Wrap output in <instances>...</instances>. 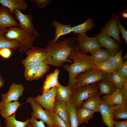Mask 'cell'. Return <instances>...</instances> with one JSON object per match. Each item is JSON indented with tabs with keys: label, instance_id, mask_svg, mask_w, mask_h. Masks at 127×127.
Wrapping results in <instances>:
<instances>
[{
	"label": "cell",
	"instance_id": "obj_1",
	"mask_svg": "<svg viewBox=\"0 0 127 127\" xmlns=\"http://www.w3.org/2000/svg\"><path fill=\"white\" fill-rule=\"evenodd\" d=\"M45 48L48 55L44 61V63L48 65L60 67L65 62L71 63L72 62L68 57L72 51H78L77 39L72 37L55 43L49 42Z\"/></svg>",
	"mask_w": 127,
	"mask_h": 127
},
{
	"label": "cell",
	"instance_id": "obj_2",
	"mask_svg": "<svg viewBox=\"0 0 127 127\" xmlns=\"http://www.w3.org/2000/svg\"><path fill=\"white\" fill-rule=\"evenodd\" d=\"M68 58L73 59V63L66 64L63 66L68 72L69 80L67 86L72 91L74 89L76 76L78 74L93 69L95 65L91 56L78 51H72Z\"/></svg>",
	"mask_w": 127,
	"mask_h": 127
},
{
	"label": "cell",
	"instance_id": "obj_3",
	"mask_svg": "<svg viewBox=\"0 0 127 127\" xmlns=\"http://www.w3.org/2000/svg\"><path fill=\"white\" fill-rule=\"evenodd\" d=\"M4 36L7 40L17 41L20 45L19 51L21 53L33 47V43L36 38L28 32L17 27L8 28Z\"/></svg>",
	"mask_w": 127,
	"mask_h": 127
},
{
	"label": "cell",
	"instance_id": "obj_4",
	"mask_svg": "<svg viewBox=\"0 0 127 127\" xmlns=\"http://www.w3.org/2000/svg\"><path fill=\"white\" fill-rule=\"evenodd\" d=\"M111 74L93 69L80 73L76 77L73 90L83 88L102 80L108 79Z\"/></svg>",
	"mask_w": 127,
	"mask_h": 127
},
{
	"label": "cell",
	"instance_id": "obj_5",
	"mask_svg": "<svg viewBox=\"0 0 127 127\" xmlns=\"http://www.w3.org/2000/svg\"><path fill=\"white\" fill-rule=\"evenodd\" d=\"M99 94L98 82L72 91L69 101L77 109L81 107L84 100Z\"/></svg>",
	"mask_w": 127,
	"mask_h": 127
},
{
	"label": "cell",
	"instance_id": "obj_6",
	"mask_svg": "<svg viewBox=\"0 0 127 127\" xmlns=\"http://www.w3.org/2000/svg\"><path fill=\"white\" fill-rule=\"evenodd\" d=\"M77 36L78 50L82 53L86 54L90 52L92 54L101 47L96 36L90 37L85 33L77 34Z\"/></svg>",
	"mask_w": 127,
	"mask_h": 127
},
{
	"label": "cell",
	"instance_id": "obj_7",
	"mask_svg": "<svg viewBox=\"0 0 127 127\" xmlns=\"http://www.w3.org/2000/svg\"><path fill=\"white\" fill-rule=\"evenodd\" d=\"M13 14L15 18L19 22L20 28L35 37L39 36V32L35 29L32 23V15L23 14L20 10L18 9L14 10Z\"/></svg>",
	"mask_w": 127,
	"mask_h": 127
},
{
	"label": "cell",
	"instance_id": "obj_8",
	"mask_svg": "<svg viewBox=\"0 0 127 127\" xmlns=\"http://www.w3.org/2000/svg\"><path fill=\"white\" fill-rule=\"evenodd\" d=\"M26 102L29 103L32 107L33 115L37 119H39L48 127H55L48 113V111L43 109L41 106L35 100L34 97H29L27 99Z\"/></svg>",
	"mask_w": 127,
	"mask_h": 127
},
{
	"label": "cell",
	"instance_id": "obj_9",
	"mask_svg": "<svg viewBox=\"0 0 127 127\" xmlns=\"http://www.w3.org/2000/svg\"><path fill=\"white\" fill-rule=\"evenodd\" d=\"M56 91V86L53 87L42 95L34 98L35 100L48 112L53 111Z\"/></svg>",
	"mask_w": 127,
	"mask_h": 127
},
{
	"label": "cell",
	"instance_id": "obj_10",
	"mask_svg": "<svg viewBox=\"0 0 127 127\" xmlns=\"http://www.w3.org/2000/svg\"><path fill=\"white\" fill-rule=\"evenodd\" d=\"M96 36L101 46L106 48L112 56L116 54L121 50V46L120 44L114 39L105 35L98 34Z\"/></svg>",
	"mask_w": 127,
	"mask_h": 127
},
{
	"label": "cell",
	"instance_id": "obj_11",
	"mask_svg": "<svg viewBox=\"0 0 127 127\" xmlns=\"http://www.w3.org/2000/svg\"><path fill=\"white\" fill-rule=\"evenodd\" d=\"M119 32L116 21L112 16L101 29L100 32L98 34L112 37L117 43L120 44L121 43V41L120 38Z\"/></svg>",
	"mask_w": 127,
	"mask_h": 127
},
{
	"label": "cell",
	"instance_id": "obj_12",
	"mask_svg": "<svg viewBox=\"0 0 127 127\" xmlns=\"http://www.w3.org/2000/svg\"><path fill=\"white\" fill-rule=\"evenodd\" d=\"M24 89L22 84L12 83L7 92L2 95V101L4 102L18 101L19 98L22 95Z\"/></svg>",
	"mask_w": 127,
	"mask_h": 127
},
{
	"label": "cell",
	"instance_id": "obj_13",
	"mask_svg": "<svg viewBox=\"0 0 127 127\" xmlns=\"http://www.w3.org/2000/svg\"><path fill=\"white\" fill-rule=\"evenodd\" d=\"M53 111L56 113L69 127L70 115L67 103L56 95Z\"/></svg>",
	"mask_w": 127,
	"mask_h": 127
},
{
	"label": "cell",
	"instance_id": "obj_14",
	"mask_svg": "<svg viewBox=\"0 0 127 127\" xmlns=\"http://www.w3.org/2000/svg\"><path fill=\"white\" fill-rule=\"evenodd\" d=\"M12 27H20V25L12 16L9 9L1 5L0 6V28L3 29Z\"/></svg>",
	"mask_w": 127,
	"mask_h": 127
},
{
	"label": "cell",
	"instance_id": "obj_15",
	"mask_svg": "<svg viewBox=\"0 0 127 127\" xmlns=\"http://www.w3.org/2000/svg\"><path fill=\"white\" fill-rule=\"evenodd\" d=\"M122 88H117L112 94L103 96L100 98L101 101L110 106L118 104L124 105L123 102Z\"/></svg>",
	"mask_w": 127,
	"mask_h": 127
},
{
	"label": "cell",
	"instance_id": "obj_16",
	"mask_svg": "<svg viewBox=\"0 0 127 127\" xmlns=\"http://www.w3.org/2000/svg\"><path fill=\"white\" fill-rule=\"evenodd\" d=\"M27 57L38 64L44 61L47 56V51L45 48L36 47L26 51Z\"/></svg>",
	"mask_w": 127,
	"mask_h": 127
},
{
	"label": "cell",
	"instance_id": "obj_17",
	"mask_svg": "<svg viewBox=\"0 0 127 127\" xmlns=\"http://www.w3.org/2000/svg\"><path fill=\"white\" fill-rule=\"evenodd\" d=\"M22 105L18 101L0 103V113L5 119L9 117L16 112L18 108Z\"/></svg>",
	"mask_w": 127,
	"mask_h": 127
},
{
	"label": "cell",
	"instance_id": "obj_18",
	"mask_svg": "<svg viewBox=\"0 0 127 127\" xmlns=\"http://www.w3.org/2000/svg\"><path fill=\"white\" fill-rule=\"evenodd\" d=\"M51 25L55 27L56 30L54 38L49 41L51 43H55L57 42L60 36L72 32V27L70 24L64 25L54 20L53 21Z\"/></svg>",
	"mask_w": 127,
	"mask_h": 127
},
{
	"label": "cell",
	"instance_id": "obj_19",
	"mask_svg": "<svg viewBox=\"0 0 127 127\" xmlns=\"http://www.w3.org/2000/svg\"><path fill=\"white\" fill-rule=\"evenodd\" d=\"M0 4L9 9L12 16L15 9L25 10L28 6L24 0H0Z\"/></svg>",
	"mask_w": 127,
	"mask_h": 127
},
{
	"label": "cell",
	"instance_id": "obj_20",
	"mask_svg": "<svg viewBox=\"0 0 127 127\" xmlns=\"http://www.w3.org/2000/svg\"><path fill=\"white\" fill-rule=\"evenodd\" d=\"M104 123L107 127H114V120L110 106L101 101L99 108Z\"/></svg>",
	"mask_w": 127,
	"mask_h": 127
},
{
	"label": "cell",
	"instance_id": "obj_21",
	"mask_svg": "<svg viewBox=\"0 0 127 127\" xmlns=\"http://www.w3.org/2000/svg\"><path fill=\"white\" fill-rule=\"evenodd\" d=\"M60 72V71L57 68L53 72L47 76L43 85V93L52 88L57 86L59 82L58 75Z\"/></svg>",
	"mask_w": 127,
	"mask_h": 127
},
{
	"label": "cell",
	"instance_id": "obj_22",
	"mask_svg": "<svg viewBox=\"0 0 127 127\" xmlns=\"http://www.w3.org/2000/svg\"><path fill=\"white\" fill-rule=\"evenodd\" d=\"M99 94L90 97L83 102L80 108H83L92 111L94 112L99 111L101 101Z\"/></svg>",
	"mask_w": 127,
	"mask_h": 127
},
{
	"label": "cell",
	"instance_id": "obj_23",
	"mask_svg": "<svg viewBox=\"0 0 127 127\" xmlns=\"http://www.w3.org/2000/svg\"><path fill=\"white\" fill-rule=\"evenodd\" d=\"M99 92L100 95H109L112 94L117 88L109 79L98 82Z\"/></svg>",
	"mask_w": 127,
	"mask_h": 127
},
{
	"label": "cell",
	"instance_id": "obj_24",
	"mask_svg": "<svg viewBox=\"0 0 127 127\" xmlns=\"http://www.w3.org/2000/svg\"><path fill=\"white\" fill-rule=\"evenodd\" d=\"M93 21L94 20L90 17L83 23L72 27L73 34H81L92 29L95 25Z\"/></svg>",
	"mask_w": 127,
	"mask_h": 127
},
{
	"label": "cell",
	"instance_id": "obj_25",
	"mask_svg": "<svg viewBox=\"0 0 127 127\" xmlns=\"http://www.w3.org/2000/svg\"><path fill=\"white\" fill-rule=\"evenodd\" d=\"M111 56V53L107 50L101 48L91 56L95 65L109 60Z\"/></svg>",
	"mask_w": 127,
	"mask_h": 127
},
{
	"label": "cell",
	"instance_id": "obj_26",
	"mask_svg": "<svg viewBox=\"0 0 127 127\" xmlns=\"http://www.w3.org/2000/svg\"><path fill=\"white\" fill-rule=\"evenodd\" d=\"M114 120L127 118V106L118 104L110 106Z\"/></svg>",
	"mask_w": 127,
	"mask_h": 127
},
{
	"label": "cell",
	"instance_id": "obj_27",
	"mask_svg": "<svg viewBox=\"0 0 127 127\" xmlns=\"http://www.w3.org/2000/svg\"><path fill=\"white\" fill-rule=\"evenodd\" d=\"M94 112L87 109L80 108L76 110V116L78 125L87 123L88 120L93 117Z\"/></svg>",
	"mask_w": 127,
	"mask_h": 127
},
{
	"label": "cell",
	"instance_id": "obj_28",
	"mask_svg": "<svg viewBox=\"0 0 127 127\" xmlns=\"http://www.w3.org/2000/svg\"><path fill=\"white\" fill-rule=\"evenodd\" d=\"M72 90L67 86L61 85L59 82L56 86V95L62 101L67 102L69 101Z\"/></svg>",
	"mask_w": 127,
	"mask_h": 127
},
{
	"label": "cell",
	"instance_id": "obj_29",
	"mask_svg": "<svg viewBox=\"0 0 127 127\" xmlns=\"http://www.w3.org/2000/svg\"><path fill=\"white\" fill-rule=\"evenodd\" d=\"M109 79L117 88H122L127 84V80L118 71H114L111 73Z\"/></svg>",
	"mask_w": 127,
	"mask_h": 127
},
{
	"label": "cell",
	"instance_id": "obj_30",
	"mask_svg": "<svg viewBox=\"0 0 127 127\" xmlns=\"http://www.w3.org/2000/svg\"><path fill=\"white\" fill-rule=\"evenodd\" d=\"M16 112L11 115L5 119L4 122L5 127H24L29 122L28 119L25 121L22 122L16 120L15 115Z\"/></svg>",
	"mask_w": 127,
	"mask_h": 127
},
{
	"label": "cell",
	"instance_id": "obj_31",
	"mask_svg": "<svg viewBox=\"0 0 127 127\" xmlns=\"http://www.w3.org/2000/svg\"><path fill=\"white\" fill-rule=\"evenodd\" d=\"M19 43L15 40L6 39L4 36L0 37V50L4 48L15 49L19 48Z\"/></svg>",
	"mask_w": 127,
	"mask_h": 127
},
{
	"label": "cell",
	"instance_id": "obj_32",
	"mask_svg": "<svg viewBox=\"0 0 127 127\" xmlns=\"http://www.w3.org/2000/svg\"><path fill=\"white\" fill-rule=\"evenodd\" d=\"M66 103L70 113V127H78L79 126L76 114L77 109L69 101Z\"/></svg>",
	"mask_w": 127,
	"mask_h": 127
},
{
	"label": "cell",
	"instance_id": "obj_33",
	"mask_svg": "<svg viewBox=\"0 0 127 127\" xmlns=\"http://www.w3.org/2000/svg\"><path fill=\"white\" fill-rule=\"evenodd\" d=\"M123 50H121L116 54L111 56L109 59L112 68L114 71H118L119 67L123 63L122 56Z\"/></svg>",
	"mask_w": 127,
	"mask_h": 127
},
{
	"label": "cell",
	"instance_id": "obj_34",
	"mask_svg": "<svg viewBox=\"0 0 127 127\" xmlns=\"http://www.w3.org/2000/svg\"><path fill=\"white\" fill-rule=\"evenodd\" d=\"M93 69L109 73H111L114 71L109 60L95 65Z\"/></svg>",
	"mask_w": 127,
	"mask_h": 127
},
{
	"label": "cell",
	"instance_id": "obj_35",
	"mask_svg": "<svg viewBox=\"0 0 127 127\" xmlns=\"http://www.w3.org/2000/svg\"><path fill=\"white\" fill-rule=\"evenodd\" d=\"M48 112L55 127H69L56 113L53 111Z\"/></svg>",
	"mask_w": 127,
	"mask_h": 127
},
{
	"label": "cell",
	"instance_id": "obj_36",
	"mask_svg": "<svg viewBox=\"0 0 127 127\" xmlns=\"http://www.w3.org/2000/svg\"><path fill=\"white\" fill-rule=\"evenodd\" d=\"M36 68V73L34 80L39 79L47 73L49 70L50 66L43 61L38 64Z\"/></svg>",
	"mask_w": 127,
	"mask_h": 127
},
{
	"label": "cell",
	"instance_id": "obj_37",
	"mask_svg": "<svg viewBox=\"0 0 127 127\" xmlns=\"http://www.w3.org/2000/svg\"><path fill=\"white\" fill-rule=\"evenodd\" d=\"M112 16L116 21L118 29L119 32L121 33L122 38L124 39L127 44V31L123 26L121 23L120 16L115 12L113 13Z\"/></svg>",
	"mask_w": 127,
	"mask_h": 127
},
{
	"label": "cell",
	"instance_id": "obj_38",
	"mask_svg": "<svg viewBox=\"0 0 127 127\" xmlns=\"http://www.w3.org/2000/svg\"><path fill=\"white\" fill-rule=\"evenodd\" d=\"M24 76L26 79L31 81L34 80L36 73V67L30 68L25 66Z\"/></svg>",
	"mask_w": 127,
	"mask_h": 127
},
{
	"label": "cell",
	"instance_id": "obj_39",
	"mask_svg": "<svg viewBox=\"0 0 127 127\" xmlns=\"http://www.w3.org/2000/svg\"><path fill=\"white\" fill-rule=\"evenodd\" d=\"M30 1L35 3L39 8H43L46 7L51 3L52 0H31Z\"/></svg>",
	"mask_w": 127,
	"mask_h": 127
},
{
	"label": "cell",
	"instance_id": "obj_40",
	"mask_svg": "<svg viewBox=\"0 0 127 127\" xmlns=\"http://www.w3.org/2000/svg\"><path fill=\"white\" fill-rule=\"evenodd\" d=\"M28 119L29 122L35 127H46L43 122L41 120L37 121L35 117L32 114L31 118Z\"/></svg>",
	"mask_w": 127,
	"mask_h": 127
},
{
	"label": "cell",
	"instance_id": "obj_41",
	"mask_svg": "<svg viewBox=\"0 0 127 127\" xmlns=\"http://www.w3.org/2000/svg\"><path fill=\"white\" fill-rule=\"evenodd\" d=\"M118 71L127 80V59L119 67Z\"/></svg>",
	"mask_w": 127,
	"mask_h": 127
},
{
	"label": "cell",
	"instance_id": "obj_42",
	"mask_svg": "<svg viewBox=\"0 0 127 127\" xmlns=\"http://www.w3.org/2000/svg\"><path fill=\"white\" fill-rule=\"evenodd\" d=\"M21 62L24 67H27L30 68L36 67L38 64L27 57L22 60Z\"/></svg>",
	"mask_w": 127,
	"mask_h": 127
},
{
	"label": "cell",
	"instance_id": "obj_43",
	"mask_svg": "<svg viewBox=\"0 0 127 127\" xmlns=\"http://www.w3.org/2000/svg\"><path fill=\"white\" fill-rule=\"evenodd\" d=\"M11 52L10 49L4 48L0 50V56L5 58H8L11 56Z\"/></svg>",
	"mask_w": 127,
	"mask_h": 127
},
{
	"label": "cell",
	"instance_id": "obj_44",
	"mask_svg": "<svg viewBox=\"0 0 127 127\" xmlns=\"http://www.w3.org/2000/svg\"><path fill=\"white\" fill-rule=\"evenodd\" d=\"M123 103L125 106H127V84L122 88Z\"/></svg>",
	"mask_w": 127,
	"mask_h": 127
},
{
	"label": "cell",
	"instance_id": "obj_45",
	"mask_svg": "<svg viewBox=\"0 0 127 127\" xmlns=\"http://www.w3.org/2000/svg\"><path fill=\"white\" fill-rule=\"evenodd\" d=\"M114 124L115 127H127V120L123 121L114 120Z\"/></svg>",
	"mask_w": 127,
	"mask_h": 127
},
{
	"label": "cell",
	"instance_id": "obj_46",
	"mask_svg": "<svg viewBox=\"0 0 127 127\" xmlns=\"http://www.w3.org/2000/svg\"><path fill=\"white\" fill-rule=\"evenodd\" d=\"M119 15L123 17L126 18H127V9L123 11L120 13Z\"/></svg>",
	"mask_w": 127,
	"mask_h": 127
},
{
	"label": "cell",
	"instance_id": "obj_47",
	"mask_svg": "<svg viewBox=\"0 0 127 127\" xmlns=\"http://www.w3.org/2000/svg\"><path fill=\"white\" fill-rule=\"evenodd\" d=\"M7 28L4 29H1L0 28V37L4 36L5 33L6 32L7 30Z\"/></svg>",
	"mask_w": 127,
	"mask_h": 127
},
{
	"label": "cell",
	"instance_id": "obj_48",
	"mask_svg": "<svg viewBox=\"0 0 127 127\" xmlns=\"http://www.w3.org/2000/svg\"><path fill=\"white\" fill-rule=\"evenodd\" d=\"M4 84V80L2 76L0 75V88L2 87Z\"/></svg>",
	"mask_w": 127,
	"mask_h": 127
},
{
	"label": "cell",
	"instance_id": "obj_49",
	"mask_svg": "<svg viewBox=\"0 0 127 127\" xmlns=\"http://www.w3.org/2000/svg\"><path fill=\"white\" fill-rule=\"evenodd\" d=\"M24 127H35L31 123H28Z\"/></svg>",
	"mask_w": 127,
	"mask_h": 127
},
{
	"label": "cell",
	"instance_id": "obj_50",
	"mask_svg": "<svg viewBox=\"0 0 127 127\" xmlns=\"http://www.w3.org/2000/svg\"><path fill=\"white\" fill-rule=\"evenodd\" d=\"M122 58H123V59H127V52L126 53V54L125 56Z\"/></svg>",
	"mask_w": 127,
	"mask_h": 127
},
{
	"label": "cell",
	"instance_id": "obj_51",
	"mask_svg": "<svg viewBox=\"0 0 127 127\" xmlns=\"http://www.w3.org/2000/svg\"><path fill=\"white\" fill-rule=\"evenodd\" d=\"M0 127H1V126L0 125Z\"/></svg>",
	"mask_w": 127,
	"mask_h": 127
}]
</instances>
